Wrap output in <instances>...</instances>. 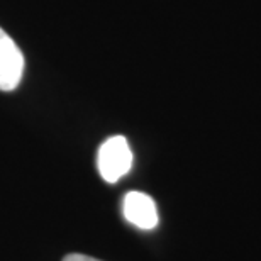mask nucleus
Returning a JSON list of instances; mask_svg holds the SVG:
<instances>
[{
  "label": "nucleus",
  "mask_w": 261,
  "mask_h": 261,
  "mask_svg": "<svg viewBox=\"0 0 261 261\" xmlns=\"http://www.w3.org/2000/svg\"><path fill=\"white\" fill-rule=\"evenodd\" d=\"M100 176L109 184H116L133 168V151L124 136H112L100 146L97 156Z\"/></svg>",
  "instance_id": "obj_1"
},
{
  "label": "nucleus",
  "mask_w": 261,
  "mask_h": 261,
  "mask_svg": "<svg viewBox=\"0 0 261 261\" xmlns=\"http://www.w3.org/2000/svg\"><path fill=\"white\" fill-rule=\"evenodd\" d=\"M25 60L17 43L0 28V90L12 92L24 76Z\"/></svg>",
  "instance_id": "obj_2"
},
{
  "label": "nucleus",
  "mask_w": 261,
  "mask_h": 261,
  "mask_svg": "<svg viewBox=\"0 0 261 261\" xmlns=\"http://www.w3.org/2000/svg\"><path fill=\"white\" fill-rule=\"evenodd\" d=\"M122 214L126 221L133 226L143 229V231H151L158 226V208H156L154 200L143 192H129L124 197L122 202Z\"/></svg>",
  "instance_id": "obj_3"
},
{
  "label": "nucleus",
  "mask_w": 261,
  "mask_h": 261,
  "mask_svg": "<svg viewBox=\"0 0 261 261\" xmlns=\"http://www.w3.org/2000/svg\"><path fill=\"white\" fill-rule=\"evenodd\" d=\"M63 261H100V259L92 258V256H85V254H70V256H66Z\"/></svg>",
  "instance_id": "obj_4"
}]
</instances>
